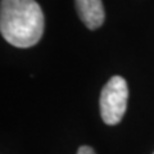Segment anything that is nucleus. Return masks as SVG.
Returning a JSON list of instances; mask_svg holds the SVG:
<instances>
[{
    "label": "nucleus",
    "mask_w": 154,
    "mask_h": 154,
    "mask_svg": "<svg viewBox=\"0 0 154 154\" xmlns=\"http://www.w3.org/2000/svg\"><path fill=\"white\" fill-rule=\"evenodd\" d=\"M45 19L35 0H2L0 31L9 44L30 48L37 44L44 33Z\"/></svg>",
    "instance_id": "obj_1"
},
{
    "label": "nucleus",
    "mask_w": 154,
    "mask_h": 154,
    "mask_svg": "<svg viewBox=\"0 0 154 154\" xmlns=\"http://www.w3.org/2000/svg\"><path fill=\"white\" fill-rule=\"evenodd\" d=\"M128 89L125 79L121 76L112 77L100 94V116L104 123L117 125L121 122L127 108Z\"/></svg>",
    "instance_id": "obj_2"
},
{
    "label": "nucleus",
    "mask_w": 154,
    "mask_h": 154,
    "mask_svg": "<svg viewBox=\"0 0 154 154\" xmlns=\"http://www.w3.org/2000/svg\"><path fill=\"white\" fill-rule=\"evenodd\" d=\"M77 13L90 30H96L103 25L105 14L102 0H75Z\"/></svg>",
    "instance_id": "obj_3"
},
{
    "label": "nucleus",
    "mask_w": 154,
    "mask_h": 154,
    "mask_svg": "<svg viewBox=\"0 0 154 154\" xmlns=\"http://www.w3.org/2000/svg\"><path fill=\"white\" fill-rule=\"evenodd\" d=\"M77 154H95V152L93 150V148H90L88 145H82L77 150Z\"/></svg>",
    "instance_id": "obj_4"
}]
</instances>
